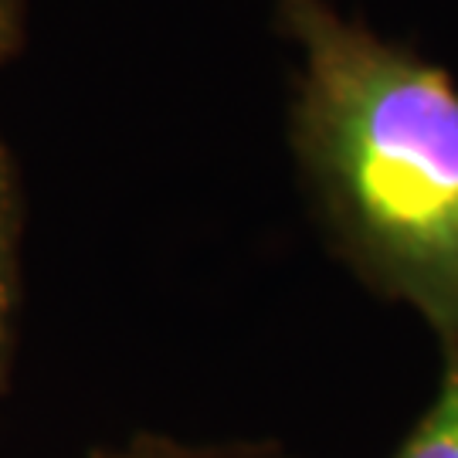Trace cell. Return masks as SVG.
I'll list each match as a JSON object with an SVG mask.
<instances>
[{"label": "cell", "mask_w": 458, "mask_h": 458, "mask_svg": "<svg viewBox=\"0 0 458 458\" xmlns=\"http://www.w3.org/2000/svg\"><path fill=\"white\" fill-rule=\"evenodd\" d=\"M299 45L293 140L333 242L458 350V82L329 0H272Z\"/></svg>", "instance_id": "obj_1"}, {"label": "cell", "mask_w": 458, "mask_h": 458, "mask_svg": "<svg viewBox=\"0 0 458 458\" xmlns=\"http://www.w3.org/2000/svg\"><path fill=\"white\" fill-rule=\"evenodd\" d=\"M21 293V191L14 160L0 140V394L11 384Z\"/></svg>", "instance_id": "obj_2"}, {"label": "cell", "mask_w": 458, "mask_h": 458, "mask_svg": "<svg viewBox=\"0 0 458 458\" xmlns=\"http://www.w3.org/2000/svg\"><path fill=\"white\" fill-rule=\"evenodd\" d=\"M442 357L438 394L394 458H458V350H448Z\"/></svg>", "instance_id": "obj_3"}, {"label": "cell", "mask_w": 458, "mask_h": 458, "mask_svg": "<svg viewBox=\"0 0 458 458\" xmlns=\"http://www.w3.org/2000/svg\"><path fill=\"white\" fill-rule=\"evenodd\" d=\"M96 458H285L278 442H217L187 445L164 435H140L123 448L102 452Z\"/></svg>", "instance_id": "obj_4"}, {"label": "cell", "mask_w": 458, "mask_h": 458, "mask_svg": "<svg viewBox=\"0 0 458 458\" xmlns=\"http://www.w3.org/2000/svg\"><path fill=\"white\" fill-rule=\"evenodd\" d=\"M24 21H28V0H0V65L14 58L24 45Z\"/></svg>", "instance_id": "obj_5"}]
</instances>
